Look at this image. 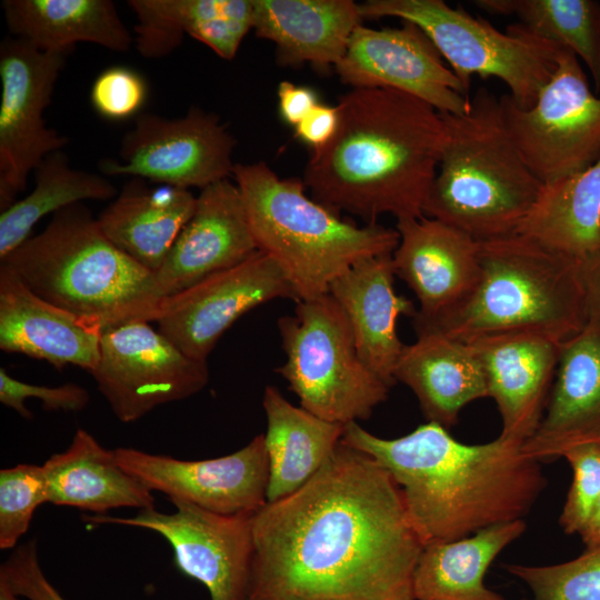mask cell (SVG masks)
I'll return each mask as SVG.
<instances>
[{"mask_svg": "<svg viewBox=\"0 0 600 600\" xmlns=\"http://www.w3.org/2000/svg\"><path fill=\"white\" fill-rule=\"evenodd\" d=\"M394 380L416 394L428 421L446 429L458 422L461 409L489 397L486 372L473 347L446 334L424 331L404 344Z\"/></svg>", "mask_w": 600, "mask_h": 600, "instance_id": "obj_25", "label": "cell"}, {"mask_svg": "<svg viewBox=\"0 0 600 600\" xmlns=\"http://www.w3.org/2000/svg\"><path fill=\"white\" fill-rule=\"evenodd\" d=\"M469 342L480 358L500 437L523 443L537 430L553 384L562 342L537 332L481 336Z\"/></svg>", "mask_w": 600, "mask_h": 600, "instance_id": "obj_20", "label": "cell"}, {"mask_svg": "<svg viewBox=\"0 0 600 600\" xmlns=\"http://www.w3.org/2000/svg\"><path fill=\"white\" fill-rule=\"evenodd\" d=\"M333 138L312 150L303 183L311 197L341 214L377 223L420 218L448 141L441 113L411 94L356 88L338 101Z\"/></svg>", "mask_w": 600, "mask_h": 600, "instance_id": "obj_3", "label": "cell"}, {"mask_svg": "<svg viewBox=\"0 0 600 600\" xmlns=\"http://www.w3.org/2000/svg\"><path fill=\"white\" fill-rule=\"evenodd\" d=\"M344 84L398 90L439 112L462 114L471 98L440 52L416 24L372 29L359 24L334 68Z\"/></svg>", "mask_w": 600, "mask_h": 600, "instance_id": "obj_17", "label": "cell"}, {"mask_svg": "<svg viewBox=\"0 0 600 600\" xmlns=\"http://www.w3.org/2000/svg\"><path fill=\"white\" fill-rule=\"evenodd\" d=\"M264 442L269 461L268 502L306 484L340 443L344 426L326 421L290 403L273 386L266 387Z\"/></svg>", "mask_w": 600, "mask_h": 600, "instance_id": "obj_29", "label": "cell"}, {"mask_svg": "<svg viewBox=\"0 0 600 600\" xmlns=\"http://www.w3.org/2000/svg\"><path fill=\"white\" fill-rule=\"evenodd\" d=\"M0 600H22L2 574H0Z\"/></svg>", "mask_w": 600, "mask_h": 600, "instance_id": "obj_45", "label": "cell"}, {"mask_svg": "<svg viewBox=\"0 0 600 600\" xmlns=\"http://www.w3.org/2000/svg\"><path fill=\"white\" fill-rule=\"evenodd\" d=\"M583 444L600 446V322L594 321L562 343L542 419L522 451L541 463Z\"/></svg>", "mask_w": 600, "mask_h": 600, "instance_id": "obj_21", "label": "cell"}, {"mask_svg": "<svg viewBox=\"0 0 600 600\" xmlns=\"http://www.w3.org/2000/svg\"><path fill=\"white\" fill-rule=\"evenodd\" d=\"M440 113L448 127V141L423 203V216L478 242L516 233L544 186L513 142L499 99L480 88L467 112Z\"/></svg>", "mask_w": 600, "mask_h": 600, "instance_id": "obj_5", "label": "cell"}, {"mask_svg": "<svg viewBox=\"0 0 600 600\" xmlns=\"http://www.w3.org/2000/svg\"><path fill=\"white\" fill-rule=\"evenodd\" d=\"M236 139L219 117L191 107L183 117L140 113L122 137L119 159H104L107 176H129L177 188L203 189L233 174Z\"/></svg>", "mask_w": 600, "mask_h": 600, "instance_id": "obj_11", "label": "cell"}, {"mask_svg": "<svg viewBox=\"0 0 600 600\" xmlns=\"http://www.w3.org/2000/svg\"><path fill=\"white\" fill-rule=\"evenodd\" d=\"M259 251L236 182L217 181L197 197L194 211L154 273L164 299L233 268Z\"/></svg>", "mask_w": 600, "mask_h": 600, "instance_id": "obj_19", "label": "cell"}, {"mask_svg": "<svg viewBox=\"0 0 600 600\" xmlns=\"http://www.w3.org/2000/svg\"><path fill=\"white\" fill-rule=\"evenodd\" d=\"M67 53L42 51L14 37L0 44V210L24 191L28 176L68 138L44 123L43 111Z\"/></svg>", "mask_w": 600, "mask_h": 600, "instance_id": "obj_13", "label": "cell"}, {"mask_svg": "<svg viewBox=\"0 0 600 600\" xmlns=\"http://www.w3.org/2000/svg\"><path fill=\"white\" fill-rule=\"evenodd\" d=\"M481 277L471 297L430 321L412 319L418 332L462 341L528 331L566 342L587 324L579 261L513 233L479 242Z\"/></svg>", "mask_w": 600, "mask_h": 600, "instance_id": "obj_7", "label": "cell"}, {"mask_svg": "<svg viewBox=\"0 0 600 600\" xmlns=\"http://www.w3.org/2000/svg\"><path fill=\"white\" fill-rule=\"evenodd\" d=\"M0 574L27 600H67L44 574L34 540L16 547L1 564Z\"/></svg>", "mask_w": 600, "mask_h": 600, "instance_id": "obj_40", "label": "cell"}, {"mask_svg": "<svg viewBox=\"0 0 600 600\" xmlns=\"http://www.w3.org/2000/svg\"><path fill=\"white\" fill-rule=\"evenodd\" d=\"M504 124L543 186L582 172L600 158V98L577 56L561 48L557 68L529 109L499 98Z\"/></svg>", "mask_w": 600, "mask_h": 600, "instance_id": "obj_10", "label": "cell"}, {"mask_svg": "<svg viewBox=\"0 0 600 600\" xmlns=\"http://www.w3.org/2000/svg\"><path fill=\"white\" fill-rule=\"evenodd\" d=\"M516 233L582 260L600 247V158L543 190Z\"/></svg>", "mask_w": 600, "mask_h": 600, "instance_id": "obj_31", "label": "cell"}, {"mask_svg": "<svg viewBox=\"0 0 600 600\" xmlns=\"http://www.w3.org/2000/svg\"><path fill=\"white\" fill-rule=\"evenodd\" d=\"M197 197L188 189L131 178L97 218L108 240L156 273L191 218Z\"/></svg>", "mask_w": 600, "mask_h": 600, "instance_id": "obj_26", "label": "cell"}, {"mask_svg": "<svg viewBox=\"0 0 600 600\" xmlns=\"http://www.w3.org/2000/svg\"><path fill=\"white\" fill-rule=\"evenodd\" d=\"M118 464L150 491L220 514H254L267 502L269 461L264 434L218 458L181 460L129 447L114 450Z\"/></svg>", "mask_w": 600, "mask_h": 600, "instance_id": "obj_15", "label": "cell"}, {"mask_svg": "<svg viewBox=\"0 0 600 600\" xmlns=\"http://www.w3.org/2000/svg\"><path fill=\"white\" fill-rule=\"evenodd\" d=\"M147 93V83L141 74L124 66H113L96 78L90 99L103 118L124 120L138 113Z\"/></svg>", "mask_w": 600, "mask_h": 600, "instance_id": "obj_38", "label": "cell"}, {"mask_svg": "<svg viewBox=\"0 0 600 600\" xmlns=\"http://www.w3.org/2000/svg\"><path fill=\"white\" fill-rule=\"evenodd\" d=\"M41 401L49 411H80L89 402V392L76 383L57 387L27 383L11 377L6 369H0V402L17 411L22 418L31 419L32 413L26 407V400Z\"/></svg>", "mask_w": 600, "mask_h": 600, "instance_id": "obj_39", "label": "cell"}, {"mask_svg": "<svg viewBox=\"0 0 600 600\" xmlns=\"http://www.w3.org/2000/svg\"><path fill=\"white\" fill-rule=\"evenodd\" d=\"M278 101L281 118L296 127L318 103L317 93L304 86L281 81L278 87Z\"/></svg>", "mask_w": 600, "mask_h": 600, "instance_id": "obj_42", "label": "cell"}, {"mask_svg": "<svg viewBox=\"0 0 600 600\" xmlns=\"http://www.w3.org/2000/svg\"><path fill=\"white\" fill-rule=\"evenodd\" d=\"M48 502L106 514L119 508H154V497L117 462L114 451L102 447L79 428L62 452L43 464Z\"/></svg>", "mask_w": 600, "mask_h": 600, "instance_id": "obj_27", "label": "cell"}, {"mask_svg": "<svg viewBox=\"0 0 600 600\" xmlns=\"http://www.w3.org/2000/svg\"><path fill=\"white\" fill-rule=\"evenodd\" d=\"M232 176L259 250L282 269L297 301L329 293L353 264L399 243L397 229L343 219L309 198L303 180L280 179L264 162L236 163Z\"/></svg>", "mask_w": 600, "mask_h": 600, "instance_id": "obj_6", "label": "cell"}, {"mask_svg": "<svg viewBox=\"0 0 600 600\" xmlns=\"http://www.w3.org/2000/svg\"><path fill=\"white\" fill-rule=\"evenodd\" d=\"M278 329L287 359L276 372L304 410L346 426L369 419L387 400L390 387L359 357L348 318L330 293L297 301Z\"/></svg>", "mask_w": 600, "mask_h": 600, "instance_id": "obj_8", "label": "cell"}, {"mask_svg": "<svg viewBox=\"0 0 600 600\" xmlns=\"http://www.w3.org/2000/svg\"><path fill=\"white\" fill-rule=\"evenodd\" d=\"M563 458L571 466L573 478L559 524L568 534H580L600 498V446H578Z\"/></svg>", "mask_w": 600, "mask_h": 600, "instance_id": "obj_37", "label": "cell"}, {"mask_svg": "<svg viewBox=\"0 0 600 600\" xmlns=\"http://www.w3.org/2000/svg\"><path fill=\"white\" fill-rule=\"evenodd\" d=\"M579 536L586 548L600 546V498L598 499L586 527Z\"/></svg>", "mask_w": 600, "mask_h": 600, "instance_id": "obj_44", "label": "cell"}, {"mask_svg": "<svg viewBox=\"0 0 600 600\" xmlns=\"http://www.w3.org/2000/svg\"><path fill=\"white\" fill-rule=\"evenodd\" d=\"M339 123L338 107L318 103L296 127L294 134L312 150L323 148L333 138Z\"/></svg>", "mask_w": 600, "mask_h": 600, "instance_id": "obj_41", "label": "cell"}, {"mask_svg": "<svg viewBox=\"0 0 600 600\" xmlns=\"http://www.w3.org/2000/svg\"><path fill=\"white\" fill-rule=\"evenodd\" d=\"M362 19L394 17L420 28L469 93L471 77H494L521 109L533 106L557 68L561 47L534 37L520 23L501 32L486 19L442 0H368Z\"/></svg>", "mask_w": 600, "mask_h": 600, "instance_id": "obj_9", "label": "cell"}, {"mask_svg": "<svg viewBox=\"0 0 600 600\" xmlns=\"http://www.w3.org/2000/svg\"><path fill=\"white\" fill-rule=\"evenodd\" d=\"M113 183L99 173L76 169L62 151L48 154L34 170V188L0 214V260L31 236L36 223L84 200H109Z\"/></svg>", "mask_w": 600, "mask_h": 600, "instance_id": "obj_32", "label": "cell"}, {"mask_svg": "<svg viewBox=\"0 0 600 600\" xmlns=\"http://www.w3.org/2000/svg\"><path fill=\"white\" fill-rule=\"evenodd\" d=\"M48 502L42 466L21 463L0 470V549L17 547L34 511Z\"/></svg>", "mask_w": 600, "mask_h": 600, "instance_id": "obj_35", "label": "cell"}, {"mask_svg": "<svg viewBox=\"0 0 600 600\" xmlns=\"http://www.w3.org/2000/svg\"><path fill=\"white\" fill-rule=\"evenodd\" d=\"M396 229L394 273L419 301L412 319L434 320L462 306L480 281L479 242L424 216L399 220Z\"/></svg>", "mask_w": 600, "mask_h": 600, "instance_id": "obj_18", "label": "cell"}, {"mask_svg": "<svg viewBox=\"0 0 600 600\" xmlns=\"http://www.w3.org/2000/svg\"><path fill=\"white\" fill-rule=\"evenodd\" d=\"M191 38L231 60L252 30V0H191Z\"/></svg>", "mask_w": 600, "mask_h": 600, "instance_id": "obj_36", "label": "cell"}, {"mask_svg": "<svg viewBox=\"0 0 600 600\" xmlns=\"http://www.w3.org/2000/svg\"><path fill=\"white\" fill-rule=\"evenodd\" d=\"M296 293L279 264L256 252L242 263L217 272L164 298L158 330L189 357L207 361L222 334L244 313Z\"/></svg>", "mask_w": 600, "mask_h": 600, "instance_id": "obj_16", "label": "cell"}, {"mask_svg": "<svg viewBox=\"0 0 600 600\" xmlns=\"http://www.w3.org/2000/svg\"><path fill=\"white\" fill-rule=\"evenodd\" d=\"M249 600H414L423 544L400 487L342 441L300 489L252 518Z\"/></svg>", "mask_w": 600, "mask_h": 600, "instance_id": "obj_1", "label": "cell"}, {"mask_svg": "<svg viewBox=\"0 0 600 600\" xmlns=\"http://www.w3.org/2000/svg\"><path fill=\"white\" fill-rule=\"evenodd\" d=\"M491 14L513 16L528 32L572 51L600 92V2L594 0H474Z\"/></svg>", "mask_w": 600, "mask_h": 600, "instance_id": "obj_33", "label": "cell"}, {"mask_svg": "<svg viewBox=\"0 0 600 600\" xmlns=\"http://www.w3.org/2000/svg\"><path fill=\"white\" fill-rule=\"evenodd\" d=\"M394 277L392 253L382 254L357 262L329 289L348 318L359 357L390 388L404 347L398 319L417 312L411 300L396 293Z\"/></svg>", "mask_w": 600, "mask_h": 600, "instance_id": "obj_23", "label": "cell"}, {"mask_svg": "<svg viewBox=\"0 0 600 600\" xmlns=\"http://www.w3.org/2000/svg\"><path fill=\"white\" fill-rule=\"evenodd\" d=\"M102 330L31 291L0 264V349L43 360L61 370L91 373L100 357Z\"/></svg>", "mask_w": 600, "mask_h": 600, "instance_id": "obj_22", "label": "cell"}, {"mask_svg": "<svg viewBox=\"0 0 600 600\" xmlns=\"http://www.w3.org/2000/svg\"><path fill=\"white\" fill-rule=\"evenodd\" d=\"M90 374L124 423L192 397L209 382L207 361L186 354L148 321L103 330L99 361Z\"/></svg>", "mask_w": 600, "mask_h": 600, "instance_id": "obj_12", "label": "cell"}, {"mask_svg": "<svg viewBox=\"0 0 600 600\" xmlns=\"http://www.w3.org/2000/svg\"><path fill=\"white\" fill-rule=\"evenodd\" d=\"M252 30L276 44L281 66L336 68L361 24L352 0H252Z\"/></svg>", "mask_w": 600, "mask_h": 600, "instance_id": "obj_24", "label": "cell"}, {"mask_svg": "<svg viewBox=\"0 0 600 600\" xmlns=\"http://www.w3.org/2000/svg\"><path fill=\"white\" fill-rule=\"evenodd\" d=\"M526 527L524 520L502 522L458 540L426 546L413 574L414 600H504L484 586L483 578Z\"/></svg>", "mask_w": 600, "mask_h": 600, "instance_id": "obj_30", "label": "cell"}, {"mask_svg": "<svg viewBox=\"0 0 600 600\" xmlns=\"http://www.w3.org/2000/svg\"><path fill=\"white\" fill-rule=\"evenodd\" d=\"M504 568L528 586L532 600H600V546L558 564Z\"/></svg>", "mask_w": 600, "mask_h": 600, "instance_id": "obj_34", "label": "cell"}, {"mask_svg": "<svg viewBox=\"0 0 600 600\" xmlns=\"http://www.w3.org/2000/svg\"><path fill=\"white\" fill-rule=\"evenodd\" d=\"M172 504L171 513L150 508L129 518L91 514L83 520L151 530L171 546L178 570L204 586L209 600H249L253 514H220L182 501Z\"/></svg>", "mask_w": 600, "mask_h": 600, "instance_id": "obj_14", "label": "cell"}, {"mask_svg": "<svg viewBox=\"0 0 600 600\" xmlns=\"http://www.w3.org/2000/svg\"><path fill=\"white\" fill-rule=\"evenodd\" d=\"M1 264L42 299L102 331L156 322L163 300L154 273L111 243L83 203L56 212Z\"/></svg>", "mask_w": 600, "mask_h": 600, "instance_id": "obj_4", "label": "cell"}, {"mask_svg": "<svg viewBox=\"0 0 600 600\" xmlns=\"http://www.w3.org/2000/svg\"><path fill=\"white\" fill-rule=\"evenodd\" d=\"M579 274L584 293L587 319L600 322V247L579 260Z\"/></svg>", "mask_w": 600, "mask_h": 600, "instance_id": "obj_43", "label": "cell"}, {"mask_svg": "<svg viewBox=\"0 0 600 600\" xmlns=\"http://www.w3.org/2000/svg\"><path fill=\"white\" fill-rule=\"evenodd\" d=\"M11 37L47 52L67 53L80 42L126 52L134 37L110 0H4Z\"/></svg>", "mask_w": 600, "mask_h": 600, "instance_id": "obj_28", "label": "cell"}, {"mask_svg": "<svg viewBox=\"0 0 600 600\" xmlns=\"http://www.w3.org/2000/svg\"><path fill=\"white\" fill-rule=\"evenodd\" d=\"M341 441L392 476L423 547L523 520L547 484L541 463L523 453L522 443L500 436L468 444L428 421L384 439L351 422Z\"/></svg>", "mask_w": 600, "mask_h": 600, "instance_id": "obj_2", "label": "cell"}]
</instances>
